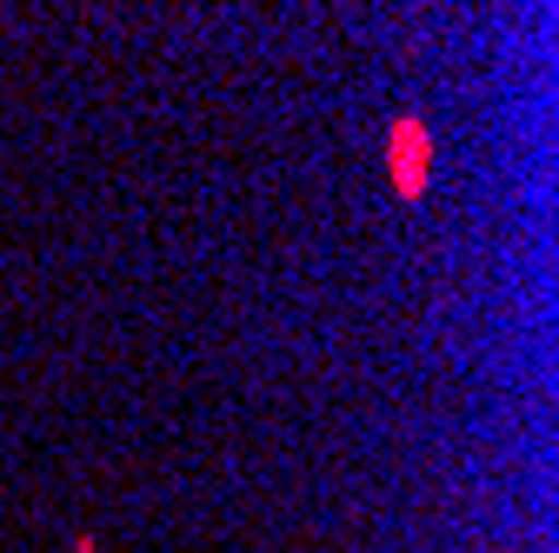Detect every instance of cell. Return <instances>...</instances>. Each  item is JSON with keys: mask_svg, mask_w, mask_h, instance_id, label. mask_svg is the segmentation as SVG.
I'll return each mask as SVG.
<instances>
[{"mask_svg": "<svg viewBox=\"0 0 559 553\" xmlns=\"http://www.w3.org/2000/svg\"><path fill=\"white\" fill-rule=\"evenodd\" d=\"M386 167H393V193L400 200H427V174H433V133L419 114H400L386 133Z\"/></svg>", "mask_w": 559, "mask_h": 553, "instance_id": "6da1fadb", "label": "cell"}]
</instances>
